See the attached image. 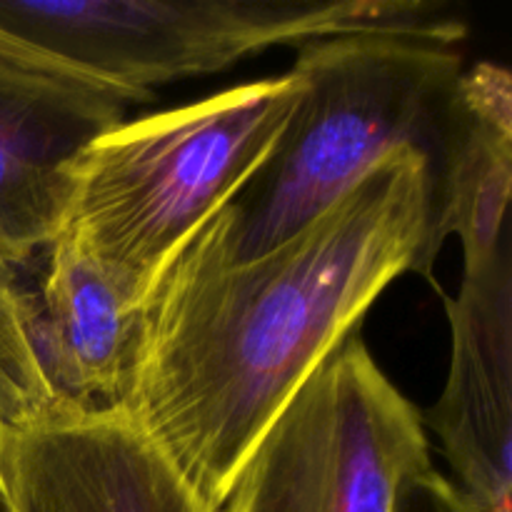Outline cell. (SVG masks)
Here are the masks:
<instances>
[{
    "mask_svg": "<svg viewBox=\"0 0 512 512\" xmlns=\"http://www.w3.org/2000/svg\"><path fill=\"white\" fill-rule=\"evenodd\" d=\"M428 173L400 150L248 263L175 255L140 308L125 418L208 508L313 370L403 273L433 278Z\"/></svg>",
    "mask_w": 512,
    "mask_h": 512,
    "instance_id": "6da1fadb",
    "label": "cell"
},
{
    "mask_svg": "<svg viewBox=\"0 0 512 512\" xmlns=\"http://www.w3.org/2000/svg\"><path fill=\"white\" fill-rule=\"evenodd\" d=\"M298 105L265 163L178 255L248 263L308 228L400 150L438 173L463 75L458 43L363 30L305 43Z\"/></svg>",
    "mask_w": 512,
    "mask_h": 512,
    "instance_id": "7a4b0ae2",
    "label": "cell"
},
{
    "mask_svg": "<svg viewBox=\"0 0 512 512\" xmlns=\"http://www.w3.org/2000/svg\"><path fill=\"white\" fill-rule=\"evenodd\" d=\"M293 73L123 120L83 153L63 233L140 310L195 233L265 163L298 105Z\"/></svg>",
    "mask_w": 512,
    "mask_h": 512,
    "instance_id": "3957f363",
    "label": "cell"
},
{
    "mask_svg": "<svg viewBox=\"0 0 512 512\" xmlns=\"http://www.w3.org/2000/svg\"><path fill=\"white\" fill-rule=\"evenodd\" d=\"M363 30L465 35L453 10L428 0H0V53L135 103L275 45Z\"/></svg>",
    "mask_w": 512,
    "mask_h": 512,
    "instance_id": "277c9868",
    "label": "cell"
},
{
    "mask_svg": "<svg viewBox=\"0 0 512 512\" xmlns=\"http://www.w3.org/2000/svg\"><path fill=\"white\" fill-rule=\"evenodd\" d=\"M428 470L418 408L355 330L275 415L213 512H393L405 480Z\"/></svg>",
    "mask_w": 512,
    "mask_h": 512,
    "instance_id": "5b68a950",
    "label": "cell"
},
{
    "mask_svg": "<svg viewBox=\"0 0 512 512\" xmlns=\"http://www.w3.org/2000/svg\"><path fill=\"white\" fill-rule=\"evenodd\" d=\"M140 355L130 310L60 230L0 253V430L5 435L128 415Z\"/></svg>",
    "mask_w": 512,
    "mask_h": 512,
    "instance_id": "8992f818",
    "label": "cell"
},
{
    "mask_svg": "<svg viewBox=\"0 0 512 512\" xmlns=\"http://www.w3.org/2000/svg\"><path fill=\"white\" fill-rule=\"evenodd\" d=\"M128 95L0 53V253L55 238L85 150L125 120Z\"/></svg>",
    "mask_w": 512,
    "mask_h": 512,
    "instance_id": "52a82bcc",
    "label": "cell"
},
{
    "mask_svg": "<svg viewBox=\"0 0 512 512\" xmlns=\"http://www.w3.org/2000/svg\"><path fill=\"white\" fill-rule=\"evenodd\" d=\"M465 270L445 300L453 355L428 425L453 465L458 488L485 512H512V253Z\"/></svg>",
    "mask_w": 512,
    "mask_h": 512,
    "instance_id": "ba28073f",
    "label": "cell"
},
{
    "mask_svg": "<svg viewBox=\"0 0 512 512\" xmlns=\"http://www.w3.org/2000/svg\"><path fill=\"white\" fill-rule=\"evenodd\" d=\"M3 470L10 512H213L125 415L8 435Z\"/></svg>",
    "mask_w": 512,
    "mask_h": 512,
    "instance_id": "9c48e42d",
    "label": "cell"
},
{
    "mask_svg": "<svg viewBox=\"0 0 512 512\" xmlns=\"http://www.w3.org/2000/svg\"><path fill=\"white\" fill-rule=\"evenodd\" d=\"M512 78L478 63L463 70L438 173L428 180V258L435 265L448 235H458L465 270L488 263L510 238Z\"/></svg>",
    "mask_w": 512,
    "mask_h": 512,
    "instance_id": "30bf717a",
    "label": "cell"
},
{
    "mask_svg": "<svg viewBox=\"0 0 512 512\" xmlns=\"http://www.w3.org/2000/svg\"><path fill=\"white\" fill-rule=\"evenodd\" d=\"M393 512H485L438 470L405 480Z\"/></svg>",
    "mask_w": 512,
    "mask_h": 512,
    "instance_id": "8fae6325",
    "label": "cell"
},
{
    "mask_svg": "<svg viewBox=\"0 0 512 512\" xmlns=\"http://www.w3.org/2000/svg\"><path fill=\"white\" fill-rule=\"evenodd\" d=\"M5 443H8V435L0 430V512H10V500H8V485H5V470H3V460H5Z\"/></svg>",
    "mask_w": 512,
    "mask_h": 512,
    "instance_id": "7c38bea8",
    "label": "cell"
}]
</instances>
